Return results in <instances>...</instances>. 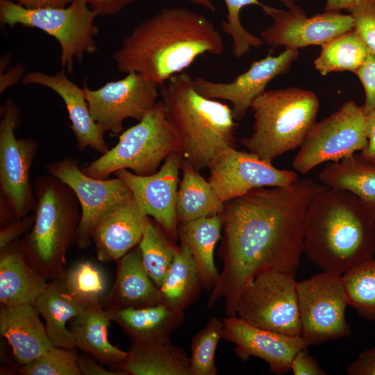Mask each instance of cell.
Here are the masks:
<instances>
[{"label": "cell", "instance_id": "6da1fadb", "mask_svg": "<svg viewBox=\"0 0 375 375\" xmlns=\"http://www.w3.org/2000/svg\"><path fill=\"white\" fill-rule=\"evenodd\" d=\"M326 188L310 179L265 187L224 203L219 257L223 269L208 308L224 300L228 317L250 282L267 270L297 274L303 253L304 219L312 199Z\"/></svg>", "mask_w": 375, "mask_h": 375}, {"label": "cell", "instance_id": "7a4b0ae2", "mask_svg": "<svg viewBox=\"0 0 375 375\" xmlns=\"http://www.w3.org/2000/svg\"><path fill=\"white\" fill-rule=\"evenodd\" d=\"M224 42L213 23L191 10L165 8L136 26L112 54L119 72H136L158 86L200 56L220 55Z\"/></svg>", "mask_w": 375, "mask_h": 375}, {"label": "cell", "instance_id": "3957f363", "mask_svg": "<svg viewBox=\"0 0 375 375\" xmlns=\"http://www.w3.org/2000/svg\"><path fill=\"white\" fill-rule=\"evenodd\" d=\"M303 253L322 271L342 275L375 253V217L354 194L325 188L305 216Z\"/></svg>", "mask_w": 375, "mask_h": 375}, {"label": "cell", "instance_id": "277c9868", "mask_svg": "<svg viewBox=\"0 0 375 375\" xmlns=\"http://www.w3.org/2000/svg\"><path fill=\"white\" fill-rule=\"evenodd\" d=\"M159 92L179 151L194 167H208L219 151L235 147L238 124L231 108L199 94L189 74L172 76Z\"/></svg>", "mask_w": 375, "mask_h": 375}, {"label": "cell", "instance_id": "5b68a950", "mask_svg": "<svg viewBox=\"0 0 375 375\" xmlns=\"http://www.w3.org/2000/svg\"><path fill=\"white\" fill-rule=\"evenodd\" d=\"M33 185L35 221L19 246L47 281L58 280L65 272L67 251L76 243L81 206L73 190L52 175L38 176Z\"/></svg>", "mask_w": 375, "mask_h": 375}, {"label": "cell", "instance_id": "8992f818", "mask_svg": "<svg viewBox=\"0 0 375 375\" xmlns=\"http://www.w3.org/2000/svg\"><path fill=\"white\" fill-rule=\"evenodd\" d=\"M319 101L299 88L265 90L251 103L252 133L241 140L249 152L272 162L301 145L317 122Z\"/></svg>", "mask_w": 375, "mask_h": 375}, {"label": "cell", "instance_id": "52a82bcc", "mask_svg": "<svg viewBox=\"0 0 375 375\" xmlns=\"http://www.w3.org/2000/svg\"><path fill=\"white\" fill-rule=\"evenodd\" d=\"M179 150L160 100L142 120L121 133L114 147L81 170L98 179H107L123 169H131L137 175L149 176L158 171L169 154Z\"/></svg>", "mask_w": 375, "mask_h": 375}, {"label": "cell", "instance_id": "ba28073f", "mask_svg": "<svg viewBox=\"0 0 375 375\" xmlns=\"http://www.w3.org/2000/svg\"><path fill=\"white\" fill-rule=\"evenodd\" d=\"M84 0H72L69 6L28 9L10 1L0 0V22L14 27L20 24L40 29L54 37L60 49L62 68L72 74L74 58L81 62L85 53H95L99 28L97 15Z\"/></svg>", "mask_w": 375, "mask_h": 375}, {"label": "cell", "instance_id": "9c48e42d", "mask_svg": "<svg viewBox=\"0 0 375 375\" xmlns=\"http://www.w3.org/2000/svg\"><path fill=\"white\" fill-rule=\"evenodd\" d=\"M236 316L261 328L301 336L295 276L278 270L258 274L240 298Z\"/></svg>", "mask_w": 375, "mask_h": 375}, {"label": "cell", "instance_id": "30bf717a", "mask_svg": "<svg viewBox=\"0 0 375 375\" xmlns=\"http://www.w3.org/2000/svg\"><path fill=\"white\" fill-rule=\"evenodd\" d=\"M301 337L308 347L348 337L349 306L342 275L323 271L297 282Z\"/></svg>", "mask_w": 375, "mask_h": 375}, {"label": "cell", "instance_id": "8fae6325", "mask_svg": "<svg viewBox=\"0 0 375 375\" xmlns=\"http://www.w3.org/2000/svg\"><path fill=\"white\" fill-rule=\"evenodd\" d=\"M367 144V114L354 101L316 122L292 160L294 171L306 174L325 162H337Z\"/></svg>", "mask_w": 375, "mask_h": 375}, {"label": "cell", "instance_id": "7c38bea8", "mask_svg": "<svg viewBox=\"0 0 375 375\" xmlns=\"http://www.w3.org/2000/svg\"><path fill=\"white\" fill-rule=\"evenodd\" d=\"M0 121V197L12 207L17 219L35 210L36 199L30 183V169L36 157L38 142L31 138H17L20 110L7 98L1 107Z\"/></svg>", "mask_w": 375, "mask_h": 375}, {"label": "cell", "instance_id": "4fadbf2b", "mask_svg": "<svg viewBox=\"0 0 375 375\" xmlns=\"http://www.w3.org/2000/svg\"><path fill=\"white\" fill-rule=\"evenodd\" d=\"M126 74L97 90L83 88L90 114L104 133H122L126 119L140 122L157 102V84L136 72Z\"/></svg>", "mask_w": 375, "mask_h": 375}, {"label": "cell", "instance_id": "5bb4252c", "mask_svg": "<svg viewBox=\"0 0 375 375\" xmlns=\"http://www.w3.org/2000/svg\"><path fill=\"white\" fill-rule=\"evenodd\" d=\"M208 168V181L224 203L254 189L286 187L298 179L296 171L278 169L272 162L235 147L219 151Z\"/></svg>", "mask_w": 375, "mask_h": 375}, {"label": "cell", "instance_id": "9a60e30c", "mask_svg": "<svg viewBox=\"0 0 375 375\" xmlns=\"http://www.w3.org/2000/svg\"><path fill=\"white\" fill-rule=\"evenodd\" d=\"M47 172L67 184L76 194L81 211L76 244L81 249L88 248L94 225L111 206L132 194L126 183L118 177L98 179L86 175L78 160L66 157L46 165Z\"/></svg>", "mask_w": 375, "mask_h": 375}, {"label": "cell", "instance_id": "2e32d148", "mask_svg": "<svg viewBox=\"0 0 375 375\" xmlns=\"http://www.w3.org/2000/svg\"><path fill=\"white\" fill-rule=\"evenodd\" d=\"M264 13L273 19L260 32L261 38L272 48L298 49L310 45L322 47L335 38L353 29L351 14L325 11L311 17L297 6L288 10L262 4Z\"/></svg>", "mask_w": 375, "mask_h": 375}, {"label": "cell", "instance_id": "e0dca14e", "mask_svg": "<svg viewBox=\"0 0 375 375\" xmlns=\"http://www.w3.org/2000/svg\"><path fill=\"white\" fill-rule=\"evenodd\" d=\"M182 160L178 151L169 154L151 175L140 176L126 169L112 174L126 183L144 213L152 217L174 241L178 239L176 203Z\"/></svg>", "mask_w": 375, "mask_h": 375}, {"label": "cell", "instance_id": "ac0fdd59", "mask_svg": "<svg viewBox=\"0 0 375 375\" xmlns=\"http://www.w3.org/2000/svg\"><path fill=\"white\" fill-rule=\"evenodd\" d=\"M298 56L297 49H285L277 56L269 52L266 57L253 62L246 72L230 83L195 77L194 88L206 98L229 101L235 119L240 121L246 116L253 101L265 91L267 84L275 77L287 74Z\"/></svg>", "mask_w": 375, "mask_h": 375}, {"label": "cell", "instance_id": "d6986e66", "mask_svg": "<svg viewBox=\"0 0 375 375\" xmlns=\"http://www.w3.org/2000/svg\"><path fill=\"white\" fill-rule=\"evenodd\" d=\"M222 339L234 344V351L244 362L251 356L266 362L272 374L281 375L290 371L294 355L307 348L301 336L278 333L252 325L238 316L222 319Z\"/></svg>", "mask_w": 375, "mask_h": 375}, {"label": "cell", "instance_id": "ffe728a7", "mask_svg": "<svg viewBox=\"0 0 375 375\" xmlns=\"http://www.w3.org/2000/svg\"><path fill=\"white\" fill-rule=\"evenodd\" d=\"M149 222L133 194L111 206L92 231L97 258L103 262L116 261L136 247Z\"/></svg>", "mask_w": 375, "mask_h": 375}, {"label": "cell", "instance_id": "44dd1931", "mask_svg": "<svg viewBox=\"0 0 375 375\" xmlns=\"http://www.w3.org/2000/svg\"><path fill=\"white\" fill-rule=\"evenodd\" d=\"M22 83L24 85L38 84L47 87L62 98L72 122L69 127L80 151L89 147L103 154L109 150L104 140V133L90 114L83 88L67 77L64 69L53 75L31 72L24 76Z\"/></svg>", "mask_w": 375, "mask_h": 375}, {"label": "cell", "instance_id": "7402d4cb", "mask_svg": "<svg viewBox=\"0 0 375 375\" xmlns=\"http://www.w3.org/2000/svg\"><path fill=\"white\" fill-rule=\"evenodd\" d=\"M0 333L11 347L19 366L53 347L34 305L1 306Z\"/></svg>", "mask_w": 375, "mask_h": 375}, {"label": "cell", "instance_id": "603a6c76", "mask_svg": "<svg viewBox=\"0 0 375 375\" xmlns=\"http://www.w3.org/2000/svg\"><path fill=\"white\" fill-rule=\"evenodd\" d=\"M116 262L115 283L100 301L105 309L141 308L162 302L159 289L143 267L138 245Z\"/></svg>", "mask_w": 375, "mask_h": 375}, {"label": "cell", "instance_id": "cb8c5ba5", "mask_svg": "<svg viewBox=\"0 0 375 375\" xmlns=\"http://www.w3.org/2000/svg\"><path fill=\"white\" fill-rule=\"evenodd\" d=\"M48 285V281L26 258L19 240L0 250L1 305H34Z\"/></svg>", "mask_w": 375, "mask_h": 375}, {"label": "cell", "instance_id": "d4e9b609", "mask_svg": "<svg viewBox=\"0 0 375 375\" xmlns=\"http://www.w3.org/2000/svg\"><path fill=\"white\" fill-rule=\"evenodd\" d=\"M106 310L111 321L121 327L131 343L169 340L172 333L184 320V312L174 310L162 302L141 308Z\"/></svg>", "mask_w": 375, "mask_h": 375}, {"label": "cell", "instance_id": "484cf974", "mask_svg": "<svg viewBox=\"0 0 375 375\" xmlns=\"http://www.w3.org/2000/svg\"><path fill=\"white\" fill-rule=\"evenodd\" d=\"M112 366L119 375H191L190 358L170 340L131 343L126 358Z\"/></svg>", "mask_w": 375, "mask_h": 375}, {"label": "cell", "instance_id": "4316f807", "mask_svg": "<svg viewBox=\"0 0 375 375\" xmlns=\"http://www.w3.org/2000/svg\"><path fill=\"white\" fill-rule=\"evenodd\" d=\"M110 322L99 303L87 307L72 319L69 330L76 349L92 355L101 363L113 365L124 361L128 351L110 342L108 329Z\"/></svg>", "mask_w": 375, "mask_h": 375}, {"label": "cell", "instance_id": "83f0119b", "mask_svg": "<svg viewBox=\"0 0 375 375\" xmlns=\"http://www.w3.org/2000/svg\"><path fill=\"white\" fill-rule=\"evenodd\" d=\"M221 213L178 224V239L187 246L199 272L203 288L212 291L219 273L214 261L215 247L221 238Z\"/></svg>", "mask_w": 375, "mask_h": 375}, {"label": "cell", "instance_id": "f1b7e54d", "mask_svg": "<svg viewBox=\"0 0 375 375\" xmlns=\"http://www.w3.org/2000/svg\"><path fill=\"white\" fill-rule=\"evenodd\" d=\"M318 178L326 188L346 190L356 196L375 217V164L360 153L328 162Z\"/></svg>", "mask_w": 375, "mask_h": 375}, {"label": "cell", "instance_id": "f546056e", "mask_svg": "<svg viewBox=\"0 0 375 375\" xmlns=\"http://www.w3.org/2000/svg\"><path fill=\"white\" fill-rule=\"evenodd\" d=\"M34 306L45 321V328L55 347L76 349L67 323L87 307L64 288L59 280L51 281Z\"/></svg>", "mask_w": 375, "mask_h": 375}, {"label": "cell", "instance_id": "4dcf8cb0", "mask_svg": "<svg viewBox=\"0 0 375 375\" xmlns=\"http://www.w3.org/2000/svg\"><path fill=\"white\" fill-rule=\"evenodd\" d=\"M181 169L182 178L176 203L178 224L221 213L224 203L199 169L183 158Z\"/></svg>", "mask_w": 375, "mask_h": 375}, {"label": "cell", "instance_id": "1f68e13d", "mask_svg": "<svg viewBox=\"0 0 375 375\" xmlns=\"http://www.w3.org/2000/svg\"><path fill=\"white\" fill-rule=\"evenodd\" d=\"M201 288L194 258L187 246L181 243L159 288L162 303L174 310L184 312L197 299Z\"/></svg>", "mask_w": 375, "mask_h": 375}, {"label": "cell", "instance_id": "d6a6232c", "mask_svg": "<svg viewBox=\"0 0 375 375\" xmlns=\"http://www.w3.org/2000/svg\"><path fill=\"white\" fill-rule=\"evenodd\" d=\"M370 53L367 45L353 29L323 45L314 65L322 76L333 72L355 73Z\"/></svg>", "mask_w": 375, "mask_h": 375}, {"label": "cell", "instance_id": "836d02e7", "mask_svg": "<svg viewBox=\"0 0 375 375\" xmlns=\"http://www.w3.org/2000/svg\"><path fill=\"white\" fill-rule=\"evenodd\" d=\"M169 235L150 220L138 247L144 269L159 289L174 260L178 247Z\"/></svg>", "mask_w": 375, "mask_h": 375}, {"label": "cell", "instance_id": "e575fe53", "mask_svg": "<svg viewBox=\"0 0 375 375\" xmlns=\"http://www.w3.org/2000/svg\"><path fill=\"white\" fill-rule=\"evenodd\" d=\"M349 306L375 322V259L369 258L342 275Z\"/></svg>", "mask_w": 375, "mask_h": 375}, {"label": "cell", "instance_id": "d590c367", "mask_svg": "<svg viewBox=\"0 0 375 375\" xmlns=\"http://www.w3.org/2000/svg\"><path fill=\"white\" fill-rule=\"evenodd\" d=\"M67 292L88 306L99 303L106 289L101 271L89 261L78 262L65 270L58 279Z\"/></svg>", "mask_w": 375, "mask_h": 375}, {"label": "cell", "instance_id": "8d00e7d4", "mask_svg": "<svg viewBox=\"0 0 375 375\" xmlns=\"http://www.w3.org/2000/svg\"><path fill=\"white\" fill-rule=\"evenodd\" d=\"M223 321L211 317L192 338L190 357L191 375H216L215 352L222 338Z\"/></svg>", "mask_w": 375, "mask_h": 375}, {"label": "cell", "instance_id": "74e56055", "mask_svg": "<svg viewBox=\"0 0 375 375\" xmlns=\"http://www.w3.org/2000/svg\"><path fill=\"white\" fill-rule=\"evenodd\" d=\"M227 8L226 19L222 22L224 33L232 39V53L236 58L247 54L251 47L260 49L264 44L262 38L250 33L242 26L240 13L244 6L249 5L262 6L258 0H224ZM288 9L295 6L293 0H279Z\"/></svg>", "mask_w": 375, "mask_h": 375}, {"label": "cell", "instance_id": "f35d334b", "mask_svg": "<svg viewBox=\"0 0 375 375\" xmlns=\"http://www.w3.org/2000/svg\"><path fill=\"white\" fill-rule=\"evenodd\" d=\"M76 349L53 346L34 360L19 366L23 375H81Z\"/></svg>", "mask_w": 375, "mask_h": 375}, {"label": "cell", "instance_id": "ab89813d", "mask_svg": "<svg viewBox=\"0 0 375 375\" xmlns=\"http://www.w3.org/2000/svg\"><path fill=\"white\" fill-rule=\"evenodd\" d=\"M350 14L353 19V29L375 56V6L360 8Z\"/></svg>", "mask_w": 375, "mask_h": 375}, {"label": "cell", "instance_id": "60d3db41", "mask_svg": "<svg viewBox=\"0 0 375 375\" xmlns=\"http://www.w3.org/2000/svg\"><path fill=\"white\" fill-rule=\"evenodd\" d=\"M365 90L363 109L366 114L375 109V56L370 53L355 72Z\"/></svg>", "mask_w": 375, "mask_h": 375}, {"label": "cell", "instance_id": "b9f144b4", "mask_svg": "<svg viewBox=\"0 0 375 375\" xmlns=\"http://www.w3.org/2000/svg\"><path fill=\"white\" fill-rule=\"evenodd\" d=\"M35 214L15 219L1 227L0 250L19 240L22 235L27 233L33 226Z\"/></svg>", "mask_w": 375, "mask_h": 375}, {"label": "cell", "instance_id": "7bdbcfd3", "mask_svg": "<svg viewBox=\"0 0 375 375\" xmlns=\"http://www.w3.org/2000/svg\"><path fill=\"white\" fill-rule=\"evenodd\" d=\"M290 370L294 375H326L327 373L310 356L307 348L299 350L292 358Z\"/></svg>", "mask_w": 375, "mask_h": 375}, {"label": "cell", "instance_id": "ee69618b", "mask_svg": "<svg viewBox=\"0 0 375 375\" xmlns=\"http://www.w3.org/2000/svg\"><path fill=\"white\" fill-rule=\"evenodd\" d=\"M348 375H375V346L362 351L347 367Z\"/></svg>", "mask_w": 375, "mask_h": 375}, {"label": "cell", "instance_id": "f6af8a7d", "mask_svg": "<svg viewBox=\"0 0 375 375\" xmlns=\"http://www.w3.org/2000/svg\"><path fill=\"white\" fill-rule=\"evenodd\" d=\"M99 16H110L119 13L133 0H84Z\"/></svg>", "mask_w": 375, "mask_h": 375}, {"label": "cell", "instance_id": "bcb514c9", "mask_svg": "<svg viewBox=\"0 0 375 375\" xmlns=\"http://www.w3.org/2000/svg\"><path fill=\"white\" fill-rule=\"evenodd\" d=\"M92 355L83 353L78 355L77 364L81 375H119L114 371H109L97 362Z\"/></svg>", "mask_w": 375, "mask_h": 375}, {"label": "cell", "instance_id": "7dc6e473", "mask_svg": "<svg viewBox=\"0 0 375 375\" xmlns=\"http://www.w3.org/2000/svg\"><path fill=\"white\" fill-rule=\"evenodd\" d=\"M375 6V0H326L325 11L340 12L346 10L350 13L365 6Z\"/></svg>", "mask_w": 375, "mask_h": 375}, {"label": "cell", "instance_id": "c3c4849f", "mask_svg": "<svg viewBox=\"0 0 375 375\" xmlns=\"http://www.w3.org/2000/svg\"><path fill=\"white\" fill-rule=\"evenodd\" d=\"M367 144L360 154L375 164V109L367 114Z\"/></svg>", "mask_w": 375, "mask_h": 375}, {"label": "cell", "instance_id": "681fc988", "mask_svg": "<svg viewBox=\"0 0 375 375\" xmlns=\"http://www.w3.org/2000/svg\"><path fill=\"white\" fill-rule=\"evenodd\" d=\"M16 3L28 9L65 8L72 0H6Z\"/></svg>", "mask_w": 375, "mask_h": 375}, {"label": "cell", "instance_id": "f907efd6", "mask_svg": "<svg viewBox=\"0 0 375 375\" xmlns=\"http://www.w3.org/2000/svg\"><path fill=\"white\" fill-rule=\"evenodd\" d=\"M25 71L22 64H19L11 69L4 75L1 74L0 92L6 88L18 82Z\"/></svg>", "mask_w": 375, "mask_h": 375}, {"label": "cell", "instance_id": "816d5d0a", "mask_svg": "<svg viewBox=\"0 0 375 375\" xmlns=\"http://www.w3.org/2000/svg\"><path fill=\"white\" fill-rule=\"evenodd\" d=\"M192 3L200 5L203 6L208 10L211 11H215V7L212 3V0H185Z\"/></svg>", "mask_w": 375, "mask_h": 375}]
</instances>
